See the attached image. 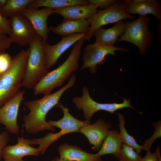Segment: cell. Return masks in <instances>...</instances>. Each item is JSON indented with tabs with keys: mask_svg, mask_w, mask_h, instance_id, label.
Returning a JSON list of instances; mask_svg holds the SVG:
<instances>
[{
	"mask_svg": "<svg viewBox=\"0 0 161 161\" xmlns=\"http://www.w3.org/2000/svg\"><path fill=\"white\" fill-rule=\"evenodd\" d=\"M87 32L77 33L63 36L58 44L51 45L42 41L45 55L46 66L48 69L57 62L60 57L69 48L80 39L84 37Z\"/></svg>",
	"mask_w": 161,
	"mask_h": 161,
	"instance_id": "cell-11",
	"label": "cell"
},
{
	"mask_svg": "<svg viewBox=\"0 0 161 161\" xmlns=\"http://www.w3.org/2000/svg\"><path fill=\"white\" fill-rule=\"evenodd\" d=\"M58 150L61 159L72 161H102L97 154L89 153L82 150L77 145L62 144Z\"/></svg>",
	"mask_w": 161,
	"mask_h": 161,
	"instance_id": "cell-20",
	"label": "cell"
},
{
	"mask_svg": "<svg viewBox=\"0 0 161 161\" xmlns=\"http://www.w3.org/2000/svg\"><path fill=\"white\" fill-rule=\"evenodd\" d=\"M12 58L8 53H0V73L6 71L9 68Z\"/></svg>",
	"mask_w": 161,
	"mask_h": 161,
	"instance_id": "cell-27",
	"label": "cell"
},
{
	"mask_svg": "<svg viewBox=\"0 0 161 161\" xmlns=\"http://www.w3.org/2000/svg\"><path fill=\"white\" fill-rule=\"evenodd\" d=\"M135 17L127 14L125 6L122 1L117 0L113 4L106 9L97 10L95 16L87 20L90 26L85 36V40L89 41L94 32L98 28L104 25L116 23L123 19L128 18L134 20Z\"/></svg>",
	"mask_w": 161,
	"mask_h": 161,
	"instance_id": "cell-6",
	"label": "cell"
},
{
	"mask_svg": "<svg viewBox=\"0 0 161 161\" xmlns=\"http://www.w3.org/2000/svg\"><path fill=\"white\" fill-rule=\"evenodd\" d=\"M30 52L23 50L12 57L9 69L0 73V107L12 98L21 87Z\"/></svg>",
	"mask_w": 161,
	"mask_h": 161,
	"instance_id": "cell-3",
	"label": "cell"
},
{
	"mask_svg": "<svg viewBox=\"0 0 161 161\" xmlns=\"http://www.w3.org/2000/svg\"><path fill=\"white\" fill-rule=\"evenodd\" d=\"M89 4L88 0H34L27 8L38 9L44 7L54 9L72 5Z\"/></svg>",
	"mask_w": 161,
	"mask_h": 161,
	"instance_id": "cell-22",
	"label": "cell"
},
{
	"mask_svg": "<svg viewBox=\"0 0 161 161\" xmlns=\"http://www.w3.org/2000/svg\"><path fill=\"white\" fill-rule=\"evenodd\" d=\"M98 8L96 5L91 4L86 5H75L54 9V13L62 16L63 19L88 20L95 16Z\"/></svg>",
	"mask_w": 161,
	"mask_h": 161,
	"instance_id": "cell-17",
	"label": "cell"
},
{
	"mask_svg": "<svg viewBox=\"0 0 161 161\" xmlns=\"http://www.w3.org/2000/svg\"><path fill=\"white\" fill-rule=\"evenodd\" d=\"M51 161H55V158H54L53 160H52Z\"/></svg>",
	"mask_w": 161,
	"mask_h": 161,
	"instance_id": "cell-35",
	"label": "cell"
},
{
	"mask_svg": "<svg viewBox=\"0 0 161 161\" xmlns=\"http://www.w3.org/2000/svg\"><path fill=\"white\" fill-rule=\"evenodd\" d=\"M85 37L75 44L65 61L55 69L49 71L33 88L35 95L51 94L55 88L61 86L79 68V61Z\"/></svg>",
	"mask_w": 161,
	"mask_h": 161,
	"instance_id": "cell-2",
	"label": "cell"
},
{
	"mask_svg": "<svg viewBox=\"0 0 161 161\" xmlns=\"http://www.w3.org/2000/svg\"><path fill=\"white\" fill-rule=\"evenodd\" d=\"M10 18L12 32L9 37L12 43L21 46L28 44L37 35L30 21L21 12Z\"/></svg>",
	"mask_w": 161,
	"mask_h": 161,
	"instance_id": "cell-9",
	"label": "cell"
},
{
	"mask_svg": "<svg viewBox=\"0 0 161 161\" xmlns=\"http://www.w3.org/2000/svg\"><path fill=\"white\" fill-rule=\"evenodd\" d=\"M117 115L119 122L120 136L122 143L135 149L138 153H140L143 149L142 145L138 144L134 138L127 132L125 128V121L124 116L118 112Z\"/></svg>",
	"mask_w": 161,
	"mask_h": 161,
	"instance_id": "cell-24",
	"label": "cell"
},
{
	"mask_svg": "<svg viewBox=\"0 0 161 161\" xmlns=\"http://www.w3.org/2000/svg\"><path fill=\"white\" fill-rule=\"evenodd\" d=\"M56 106L62 110L64 113L63 117L58 120H49L47 122L52 126L58 127L61 129L59 132L55 133L58 140L65 134L79 132L82 127L91 124L89 121H81L75 118L70 113L69 109L64 106L61 103H59Z\"/></svg>",
	"mask_w": 161,
	"mask_h": 161,
	"instance_id": "cell-13",
	"label": "cell"
},
{
	"mask_svg": "<svg viewBox=\"0 0 161 161\" xmlns=\"http://www.w3.org/2000/svg\"><path fill=\"white\" fill-rule=\"evenodd\" d=\"M146 151L145 156L142 157L139 161H161L160 148L158 146L155 151L153 153L150 150Z\"/></svg>",
	"mask_w": 161,
	"mask_h": 161,
	"instance_id": "cell-29",
	"label": "cell"
},
{
	"mask_svg": "<svg viewBox=\"0 0 161 161\" xmlns=\"http://www.w3.org/2000/svg\"><path fill=\"white\" fill-rule=\"evenodd\" d=\"M18 143L12 145H7L3 150L2 157L4 161H24L22 158L32 155L38 156L41 153L38 148H34L29 145L23 136L17 137Z\"/></svg>",
	"mask_w": 161,
	"mask_h": 161,
	"instance_id": "cell-16",
	"label": "cell"
},
{
	"mask_svg": "<svg viewBox=\"0 0 161 161\" xmlns=\"http://www.w3.org/2000/svg\"><path fill=\"white\" fill-rule=\"evenodd\" d=\"M111 127L110 123L100 119L92 124L82 127L79 132L87 138L90 143L93 146L94 149L97 150L101 147Z\"/></svg>",
	"mask_w": 161,
	"mask_h": 161,
	"instance_id": "cell-15",
	"label": "cell"
},
{
	"mask_svg": "<svg viewBox=\"0 0 161 161\" xmlns=\"http://www.w3.org/2000/svg\"><path fill=\"white\" fill-rule=\"evenodd\" d=\"M34 0H7L4 6L0 10L3 16L7 18L16 13L21 12Z\"/></svg>",
	"mask_w": 161,
	"mask_h": 161,
	"instance_id": "cell-23",
	"label": "cell"
},
{
	"mask_svg": "<svg viewBox=\"0 0 161 161\" xmlns=\"http://www.w3.org/2000/svg\"><path fill=\"white\" fill-rule=\"evenodd\" d=\"M21 13L30 21L37 34L43 41L47 42L50 31L47 26V20L50 15L54 13V9L47 7L40 10L27 8Z\"/></svg>",
	"mask_w": 161,
	"mask_h": 161,
	"instance_id": "cell-12",
	"label": "cell"
},
{
	"mask_svg": "<svg viewBox=\"0 0 161 161\" xmlns=\"http://www.w3.org/2000/svg\"><path fill=\"white\" fill-rule=\"evenodd\" d=\"M89 25L90 23L85 19L64 18L58 26H51L49 28L52 32L65 36L77 33L87 32L89 29Z\"/></svg>",
	"mask_w": 161,
	"mask_h": 161,
	"instance_id": "cell-18",
	"label": "cell"
},
{
	"mask_svg": "<svg viewBox=\"0 0 161 161\" xmlns=\"http://www.w3.org/2000/svg\"><path fill=\"white\" fill-rule=\"evenodd\" d=\"M7 0H0V10L5 5Z\"/></svg>",
	"mask_w": 161,
	"mask_h": 161,
	"instance_id": "cell-33",
	"label": "cell"
},
{
	"mask_svg": "<svg viewBox=\"0 0 161 161\" xmlns=\"http://www.w3.org/2000/svg\"><path fill=\"white\" fill-rule=\"evenodd\" d=\"M76 78L75 74H73L67 83L58 91L44 95L40 99L24 102L29 110V113L23 118V126L27 132L34 134L45 130L55 131L54 127L46 120V116L50 109L59 103L64 92L74 86Z\"/></svg>",
	"mask_w": 161,
	"mask_h": 161,
	"instance_id": "cell-1",
	"label": "cell"
},
{
	"mask_svg": "<svg viewBox=\"0 0 161 161\" xmlns=\"http://www.w3.org/2000/svg\"><path fill=\"white\" fill-rule=\"evenodd\" d=\"M9 140V134L8 132L4 131L0 134V160L2 158L3 150L7 145Z\"/></svg>",
	"mask_w": 161,
	"mask_h": 161,
	"instance_id": "cell-32",
	"label": "cell"
},
{
	"mask_svg": "<svg viewBox=\"0 0 161 161\" xmlns=\"http://www.w3.org/2000/svg\"><path fill=\"white\" fill-rule=\"evenodd\" d=\"M117 0H88L90 4L97 6L100 10L109 7L117 1Z\"/></svg>",
	"mask_w": 161,
	"mask_h": 161,
	"instance_id": "cell-31",
	"label": "cell"
},
{
	"mask_svg": "<svg viewBox=\"0 0 161 161\" xmlns=\"http://www.w3.org/2000/svg\"><path fill=\"white\" fill-rule=\"evenodd\" d=\"M12 43L10 38L6 35L0 29V53L4 52L10 47Z\"/></svg>",
	"mask_w": 161,
	"mask_h": 161,
	"instance_id": "cell-28",
	"label": "cell"
},
{
	"mask_svg": "<svg viewBox=\"0 0 161 161\" xmlns=\"http://www.w3.org/2000/svg\"><path fill=\"white\" fill-rule=\"evenodd\" d=\"M154 131L150 137L145 140L142 145V149L147 151L150 150L151 146L157 139L161 137V122L159 121L153 123Z\"/></svg>",
	"mask_w": 161,
	"mask_h": 161,
	"instance_id": "cell-26",
	"label": "cell"
},
{
	"mask_svg": "<svg viewBox=\"0 0 161 161\" xmlns=\"http://www.w3.org/2000/svg\"><path fill=\"white\" fill-rule=\"evenodd\" d=\"M119 161H139L142 157L131 147L122 143L118 153L114 156Z\"/></svg>",
	"mask_w": 161,
	"mask_h": 161,
	"instance_id": "cell-25",
	"label": "cell"
},
{
	"mask_svg": "<svg viewBox=\"0 0 161 161\" xmlns=\"http://www.w3.org/2000/svg\"><path fill=\"white\" fill-rule=\"evenodd\" d=\"M123 143L118 130H109L100 148L97 153L99 157L108 154L114 156L119 152Z\"/></svg>",
	"mask_w": 161,
	"mask_h": 161,
	"instance_id": "cell-21",
	"label": "cell"
},
{
	"mask_svg": "<svg viewBox=\"0 0 161 161\" xmlns=\"http://www.w3.org/2000/svg\"><path fill=\"white\" fill-rule=\"evenodd\" d=\"M55 161H72L67 160H63L61 159L59 157H56L55 158Z\"/></svg>",
	"mask_w": 161,
	"mask_h": 161,
	"instance_id": "cell-34",
	"label": "cell"
},
{
	"mask_svg": "<svg viewBox=\"0 0 161 161\" xmlns=\"http://www.w3.org/2000/svg\"><path fill=\"white\" fill-rule=\"evenodd\" d=\"M120 50L128 52V49L120 47L108 45H102L96 44H87L84 48L82 57L83 64L80 68L81 70L89 68L92 74L97 71V66L104 64L106 56L108 54L114 55L115 51Z\"/></svg>",
	"mask_w": 161,
	"mask_h": 161,
	"instance_id": "cell-8",
	"label": "cell"
},
{
	"mask_svg": "<svg viewBox=\"0 0 161 161\" xmlns=\"http://www.w3.org/2000/svg\"><path fill=\"white\" fill-rule=\"evenodd\" d=\"M125 29V23L123 20L116 22L114 26L108 29L100 27L94 33L96 38L95 43L100 45L114 46L119 37L124 33Z\"/></svg>",
	"mask_w": 161,
	"mask_h": 161,
	"instance_id": "cell-19",
	"label": "cell"
},
{
	"mask_svg": "<svg viewBox=\"0 0 161 161\" xmlns=\"http://www.w3.org/2000/svg\"><path fill=\"white\" fill-rule=\"evenodd\" d=\"M151 21V18L146 15L140 16L131 21L126 20L124 32L117 41L132 43L138 47L140 54H144L154 38L153 34L148 28Z\"/></svg>",
	"mask_w": 161,
	"mask_h": 161,
	"instance_id": "cell-5",
	"label": "cell"
},
{
	"mask_svg": "<svg viewBox=\"0 0 161 161\" xmlns=\"http://www.w3.org/2000/svg\"><path fill=\"white\" fill-rule=\"evenodd\" d=\"M25 91H18L17 93L4 105L0 107V123L4 126L9 132L17 134L19 127L17 117L20 105L24 100Z\"/></svg>",
	"mask_w": 161,
	"mask_h": 161,
	"instance_id": "cell-10",
	"label": "cell"
},
{
	"mask_svg": "<svg viewBox=\"0 0 161 161\" xmlns=\"http://www.w3.org/2000/svg\"><path fill=\"white\" fill-rule=\"evenodd\" d=\"M42 41L41 38L37 34L28 44L30 52L21 87L33 88L49 72L46 66Z\"/></svg>",
	"mask_w": 161,
	"mask_h": 161,
	"instance_id": "cell-4",
	"label": "cell"
},
{
	"mask_svg": "<svg viewBox=\"0 0 161 161\" xmlns=\"http://www.w3.org/2000/svg\"><path fill=\"white\" fill-rule=\"evenodd\" d=\"M82 95L75 96L72 99L73 103L78 110H82L86 120L89 121L95 113L99 110H104L112 114L118 109L126 107L135 109L131 105L130 100L123 98L121 103H99L94 101L90 97L88 88L84 86L82 89Z\"/></svg>",
	"mask_w": 161,
	"mask_h": 161,
	"instance_id": "cell-7",
	"label": "cell"
},
{
	"mask_svg": "<svg viewBox=\"0 0 161 161\" xmlns=\"http://www.w3.org/2000/svg\"><path fill=\"white\" fill-rule=\"evenodd\" d=\"M128 14H139L140 16L153 14L161 23V7L156 0H125L122 1Z\"/></svg>",
	"mask_w": 161,
	"mask_h": 161,
	"instance_id": "cell-14",
	"label": "cell"
},
{
	"mask_svg": "<svg viewBox=\"0 0 161 161\" xmlns=\"http://www.w3.org/2000/svg\"><path fill=\"white\" fill-rule=\"evenodd\" d=\"M0 29L6 35L9 36L12 32L10 19L4 17L0 12Z\"/></svg>",
	"mask_w": 161,
	"mask_h": 161,
	"instance_id": "cell-30",
	"label": "cell"
}]
</instances>
